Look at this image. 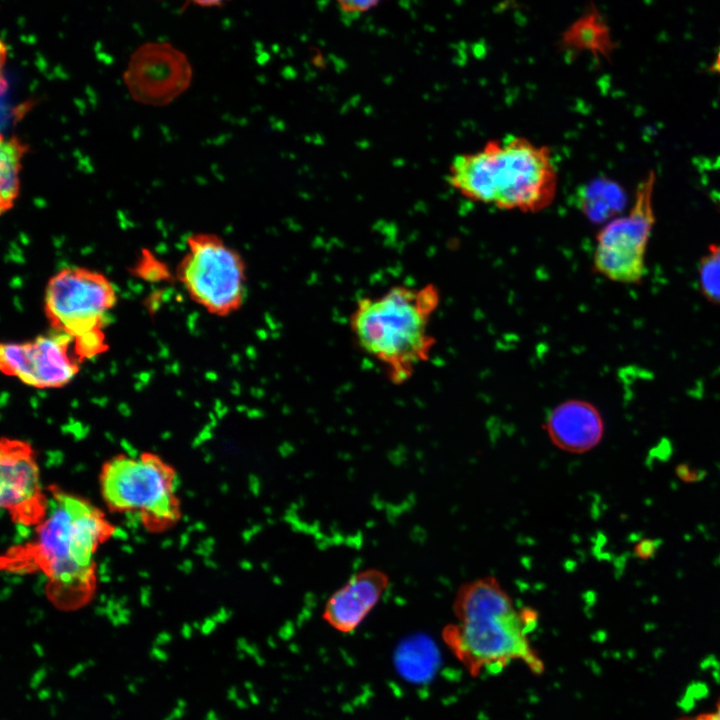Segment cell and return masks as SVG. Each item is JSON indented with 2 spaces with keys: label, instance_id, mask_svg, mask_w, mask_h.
Listing matches in <instances>:
<instances>
[{
  "label": "cell",
  "instance_id": "obj_39",
  "mask_svg": "<svg viewBox=\"0 0 720 720\" xmlns=\"http://www.w3.org/2000/svg\"><path fill=\"white\" fill-rule=\"evenodd\" d=\"M25 699L28 700V701H30V700H32V696H31L30 694H26V695H25Z\"/></svg>",
  "mask_w": 720,
  "mask_h": 720
},
{
  "label": "cell",
  "instance_id": "obj_37",
  "mask_svg": "<svg viewBox=\"0 0 720 720\" xmlns=\"http://www.w3.org/2000/svg\"><path fill=\"white\" fill-rule=\"evenodd\" d=\"M132 681H134L137 685H141L145 683L146 679L143 676H136Z\"/></svg>",
  "mask_w": 720,
  "mask_h": 720
},
{
  "label": "cell",
  "instance_id": "obj_3",
  "mask_svg": "<svg viewBox=\"0 0 720 720\" xmlns=\"http://www.w3.org/2000/svg\"><path fill=\"white\" fill-rule=\"evenodd\" d=\"M440 304L439 288L395 285L378 296L359 298L349 329L359 348L380 363L393 385L407 383L430 358L436 339L429 331Z\"/></svg>",
  "mask_w": 720,
  "mask_h": 720
},
{
  "label": "cell",
  "instance_id": "obj_21",
  "mask_svg": "<svg viewBox=\"0 0 720 720\" xmlns=\"http://www.w3.org/2000/svg\"><path fill=\"white\" fill-rule=\"evenodd\" d=\"M658 540L654 539H642L634 547V554L641 560H647L652 558L659 546Z\"/></svg>",
  "mask_w": 720,
  "mask_h": 720
},
{
  "label": "cell",
  "instance_id": "obj_14",
  "mask_svg": "<svg viewBox=\"0 0 720 720\" xmlns=\"http://www.w3.org/2000/svg\"><path fill=\"white\" fill-rule=\"evenodd\" d=\"M560 44L567 50L589 52L598 60H609L617 48L607 20L594 3L562 33Z\"/></svg>",
  "mask_w": 720,
  "mask_h": 720
},
{
  "label": "cell",
  "instance_id": "obj_1",
  "mask_svg": "<svg viewBox=\"0 0 720 720\" xmlns=\"http://www.w3.org/2000/svg\"><path fill=\"white\" fill-rule=\"evenodd\" d=\"M446 179L468 201L525 214L549 208L559 186L551 149L515 134L489 139L478 149L456 154Z\"/></svg>",
  "mask_w": 720,
  "mask_h": 720
},
{
  "label": "cell",
  "instance_id": "obj_26",
  "mask_svg": "<svg viewBox=\"0 0 720 720\" xmlns=\"http://www.w3.org/2000/svg\"><path fill=\"white\" fill-rule=\"evenodd\" d=\"M185 714L186 710L184 708L175 705V707H173L171 711L164 716L163 720H180L185 716Z\"/></svg>",
  "mask_w": 720,
  "mask_h": 720
},
{
  "label": "cell",
  "instance_id": "obj_9",
  "mask_svg": "<svg viewBox=\"0 0 720 720\" xmlns=\"http://www.w3.org/2000/svg\"><path fill=\"white\" fill-rule=\"evenodd\" d=\"M192 76L191 63L183 51L168 41H150L131 54L123 79L135 101L162 106L184 93Z\"/></svg>",
  "mask_w": 720,
  "mask_h": 720
},
{
  "label": "cell",
  "instance_id": "obj_13",
  "mask_svg": "<svg viewBox=\"0 0 720 720\" xmlns=\"http://www.w3.org/2000/svg\"><path fill=\"white\" fill-rule=\"evenodd\" d=\"M544 430L554 446L581 454L596 447L604 434L601 413L592 403L571 399L557 405L547 416Z\"/></svg>",
  "mask_w": 720,
  "mask_h": 720
},
{
  "label": "cell",
  "instance_id": "obj_32",
  "mask_svg": "<svg viewBox=\"0 0 720 720\" xmlns=\"http://www.w3.org/2000/svg\"><path fill=\"white\" fill-rule=\"evenodd\" d=\"M55 698L58 702H65L66 701V693L62 689H57L55 691Z\"/></svg>",
  "mask_w": 720,
  "mask_h": 720
},
{
  "label": "cell",
  "instance_id": "obj_34",
  "mask_svg": "<svg viewBox=\"0 0 720 720\" xmlns=\"http://www.w3.org/2000/svg\"><path fill=\"white\" fill-rule=\"evenodd\" d=\"M175 705L178 706V707H181V708L186 709V707H187V702H186V700H185L183 697H178V698L176 699V701H175Z\"/></svg>",
  "mask_w": 720,
  "mask_h": 720
},
{
  "label": "cell",
  "instance_id": "obj_23",
  "mask_svg": "<svg viewBox=\"0 0 720 720\" xmlns=\"http://www.w3.org/2000/svg\"><path fill=\"white\" fill-rule=\"evenodd\" d=\"M48 672L49 671L46 666H40L38 669H36L30 677V680L28 683L29 688L31 690L37 691L40 688L43 681L48 676Z\"/></svg>",
  "mask_w": 720,
  "mask_h": 720
},
{
  "label": "cell",
  "instance_id": "obj_6",
  "mask_svg": "<svg viewBox=\"0 0 720 720\" xmlns=\"http://www.w3.org/2000/svg\"><path fill=\"white\" fill-rule=\"evenodd\" d=\"M176 277L189 297L212 315L227 317L244 304L246 263L216 234L195 233L187 238Z\"/></svg>",
  "mask_w": 720,
  "mask_h": 720
},
{
  "label": "cell",
  "instance_id": "obj_38",
  "mask_svg": "<svg viewBox=\"0 0 720 720\" xmlns=\"http://www.w3.org/2000/svg\"><path fill=\"white\" fill-rule=\"evenodd\" d=\"M120 715H121V711L117 710V711H115V713L112 715V718H113V719H117Z\"/></svg>",
  "mask_w": 720,
  "mask_h": 720
},
{
  "label": "cell",
  "instance_id": "obj_17",
  "mask_svg": "<svg viewBox=\"0 0 720 720\" xmlns=\"http://www.w3.org/2000/svg\"><path fill=\"white\" fill-rule=\"evenodd\" d=\"M623 199L615 183L597 180L579 192V208L590 219L603 221L621 209Z\"/></svg>",
  "mask_w": 720,
  "mask_h": 720
},
{
  "label": "cell",
  "instance_id": "obj_2",
  "mask_svg": "<svg viewBox=\"0 0 720 720\" xmlns=\"http://www.w3.org/2000/svg\"><path fill=\"white\" fill-rule=\"evenodd\" d=\"M452 608L456 621L446 625L443 638L464 664L480 670L522 661L533 670H541L529 639L538 614L531 608L517 609L495 577L461 585Z\"/></svg>",
  "mask_w": 720,
  "mask_h": 720
},
{
  "label": "cell",
  "instance_id": "obj_31",
  "mask_svg": "<svg viewBox=\"0 0 720 720\" xmlns=\"http://www.w3.org/2000/svg\"><path fill=\"white\" fill-rule=\"evenodd\" d=\"M104 698L110 705H115L118 701L117 696L111 692L105 693Z\"/></svg>",
  "mask_w": 720,
  "mask_h": 720
},
{
  "label": "cell",
  "instance_id": "obj_36",
  "mask_svg": "<svg viewBox=\"0 0 720 720\" xmlns=\"http://www.w3.org/2000/svg\"><path fill=\"white\" fill-rule=\"evenodd\" d=\"M34 650L39 657H42L44 655L43 648L39 644L34 645Z\"/></svg>",
  "mask_w": 720,
  "mask_h": 720
},
{
  "label": "cell",
  "instance_id": "obj_19",
  "mask_svg": "<svg viewBox=\"0 0 720 720\" xmlns=\"http://www.w3.org/2000/svg\"><path fill=\"white\" fill-rule=\"evenodd\" d=\"M131 272L148 282L169 281L173 278L167 265L146 249L142 250Z\"/></svg>",
  "mask_w": 720,
  "mask_h": 720
},
{
  "label": "cell",
  "instance_id": "obj_22",
  "mask_svg": "<svg viewBox=\"0 0 720 720\" xmlns=\"http://www.w3.org/2000/svg\"><path fill=\"white\" fill-rule=\"evenodd\" d=\"M678 720H720V696L712 709L694 715L683 716Z\"/></svg>",
  "mask_w": 720,
  "mask_h": 720
},
{
  "label": "cell",
  "instance_id": "obj_30",
  "mask_svg": "<svg viewBox=\"0 0 720 720\" xmlns=\"http://www.w3.org/2000/svg\"><path fill=\"white\" fill-rule=\"evenodd\" d=\"M126 689L131 695L139 694L138 685L134 681L128 682Z\"/></svg>",
  "mask_w": 720,
  "mask_h": 720
},
{
  "label": "cell",
  "instance_id": "obj_33",
  "mask_svg": "<svg viewBox=\"0 0 720 720\" xmlns=\"http://www.w3.org/2000/svg\"><path fill=\"white\" fill-rule=\"evenodd\" d=\"M48 714L50 717L55 718L57 716V706L54 703L48 705Z\"/></svg>",
  "mask_w": 720,
  "mask_h": 720
},
{
  "label": "cell",
  "instance_id": "obj_20",
  "mask_svg": "<svg viewBox=\"0 0 720 720\" xmlns=\"http://www.w3.org/2000/svg\"><path fill=\"white\" fill-rule=\"evenodd\" d=\"M339 8L348 14H362L375 8L382 0H335Z\"/></svg>",
  "mask_w": 720,
  "mask_h": 720
},
{
  "label": "cell",
  "instance_id": "obj_11",
  "mask_svg": "<svg viewBox=\"0 0 720 720\" xmlns=\"http://www.w3.org/2000/svg\"><path fill=\"white\" fill-rule=\"evenodd\" d=\"M1 507L28 520L40 502L39 468L30 443L2 438L0 446Z\"/></svg>",
  "mask_w": 720,
  "mask_h": 720
},
{
  "label": "cell",
  "instance_id": "obj_18",
  "mask_svg": "<svg viewBox=\"0 0 720 720\" xmlns=\"http://www.w3.org/2000/svg\"><path fill=\"white\" fill-rule=\"evenodd\" d=\"M698 275L703 295L720 304V244H713L708 248L700 260Z\"/></svg>",
  "mask_w": 720,
  "mask_h": 720
},
{
  "label": "cell",
  "instance_id": "obj_4",
  "mask_svg": "<svg viewBox=\"0 0 720 720\" xmlns=\"http://www.w3.org/2000/svg\"><path fill=\"white\" fill-rule=\"evenodd\" d=\"M109 531L102 514L80 498L57 492L47 501L34 551L58 600L80 599L89 592L92 556Z\"/></svg>",
  "mask_w": 720,
  "mask_h": 720
},
{
  "label": "cell",
  "instance_id": "obj_24",
  "mask_svg": "<svg viewBox=\"0 0 720 720\" xmlns=\"http://www.w3.org/2000/svg\"><path fill=\"white\" fill-rule=\"evenodd\" d=\"M95 664L93 660L77 663L68 670L67 674L70 678L75 679L81 676L87 668L93 667Z\"/></svg>",
  "mask_w": 720,
  "mask_h": 720
},
{
  "label": "cell",
  "instance_id": "obj_28",
  "mask_svg": "<svg viewBox=\"0 0 720 720\" xmlns=\"http://www.w3.org/2000/svg\"><path fill=\"white\" fill-rule=\"evenodd\" d=\"M150 655L154 660L159 662H166L168 660V654L158 647H154Z\"/></svg>",
  "mask_w": 720,
  "mask_h": 720
},
{
  "label": "cell",
  "instance_id": "obj_27",
  "mask_svg": "<svg viewBox=\"0 0 720 720\" xmlns=\"http://www.w3.org/2000/svg\"><path fill=\"white\" fill-rule=\"evenodd\" d=\"M52 695H53V692L50 687H42L36 691V697L41 702H45V701L51 699Z\"/></svg>",
  "mask_w": 720,
  "mask_h": 720
},
{
  "label": "cell",
  "instance_id": "obj_12",
  "mask_svg": "<svg viewBox=\"0 0 720 720\" xmlns=\"http://www.w3.org/2000/svg\"><path fill=\"white\" fill-rule=\"evenodd\" d=\"M390 584L387 573L368 568L353 574L326 600L323 620L341 633L355 631L374 610Z\"/></svg>",
  "mask_w": 720,
  "mask_h": 720
},
{
  "label": "cell",
  "instance_id": "obj_15",
  "mask_svg": "<svg viewBox=\"0 0 720 720\" xmlns=\"http://www.w3.org/2000/svg\"><path fill=\"white\" fill-rule=\"evenodd\" d=\"M393 663L403 679L413 684H421L432 677L438 663V652L427 636L411 634L396 646Z\"/></svg>",
  "mask_w": 720,
  "mask_h": 720
},
{
  "label": "cell",
  "instance_id": "obj_5",
  "mask_svg": "<svg viewBox=\"0 0 720 720\" xmlns=\"http://www.w3.org/2000/svg\"><path fill=\"white\" fill-rule=\"evenodd\" d=\"M116 301L115 288L104 274L67 267L48 280L44 312L55 331L73 339L78 360H84L108 348L102 329Z\"/></svg>",
  "mask_w": 720,
  "mask_h": 720
},
{
  "label": "cell",
  "instance_id": "obj_10",
  "mask_svg": "<svg viewBox=\"0 0 720 720\" xmlns=\"http://www.w3.org/2000/svg\"><path fill=\"white\" fill-rule=\"evenodd\" d=\"M71 342L70 336L55 331L27 342L2 343L1 371L35 388L64 387L80 370L69 352Z\"/></svg>",
  "mask_w": 720,
  "mask_h": 720
},
{
  "label": "cell",
  "instance_id": "obj_7",
  "mask_svg": "<svg viewBox=\"0 0 720 720\" xmlns=\"http://www.w3.org/2000/svg\"><path fill=\"white\" fill-rule=\"evenodd\" d=\"M176 483L175 471L152 453L115 456L101 472L103 497L112 509L140 512L154 523L177 519Z\"/></svg>",
  "mask_w": 720,
  "mask_h": 720
},
{
  "label": "cell",
  "instance_id": "obj_16",
  "mask_svg": "<svg viewBox=\"0 0 720 720\" xmlns=\"http://www.w3.org/2000/svg\"><path fill=\"white\" fill-rule=\"evenodd\" d=\"M29 151L27 144L17 136L1 137L0 144V211L8 212L14 207L20 193L22 159Z\"/></svg>",
  "mask_w": 720,
  "mask_h": 720
},
{
  "label": "cell",
  "instance_id": "obj_8",
  "mask_svg": "<svg viewBox=\"0 0 720 720\" xmlns=\"http://www.w3.org/2000/svg\"><path fill=\"white\" fill-rule=\"evenodd\" d=\"M655 178L650 171L638 184L630 211L609 221L596 235L593 266L611 281L635 284L645 274V254L655 223Z\"/></svg>",
  "mask_w": 720,
  "mask_h": 720
},
{
  "label": "cell",
  "instance_id": "obj_29",
  "mask_svg": "<svg viewBox=\"0 0 720 720\" xmlns=\"http://www.w3.org/2000/svg\"><path fill=\"white\" fill-rule=\"evenodd\" d=\"M711 70L720 76V45L718 47L715 59L711 66Z\"/></svg>",
  "mask_w": 720,
  "mask_h": 720
},
{
  "label": "cell",
  "instance_id": "obj_25",
  "mask_svg": "<svg viewBox=\"0 0 720 720\" xmlns=\"http://www.w3.org/2000/svg\"><path fill=\"white\" fill-rule=\"evenodd\" d=\"M186 4H193L202 8H213L223 6L229 0H184Z\"/></svg>",
  "mask_w": 720,
  "mask_h": 720
},
{
  "label": "cell",
  "instance_id": "obj_35",
  "mask_svg": "<svg viewBox=\"0 0 720 720\" xmlns=\"http://www.w3.org/2000/svg\"><path fill=\"white\" fill-rule=\"evenodd\" d=\"M205 720H218L217 714L214 711H208L205 716Z\"/></svg>",
  "mask_w": 720,
  "mask_h": 720
}]
</instances>
